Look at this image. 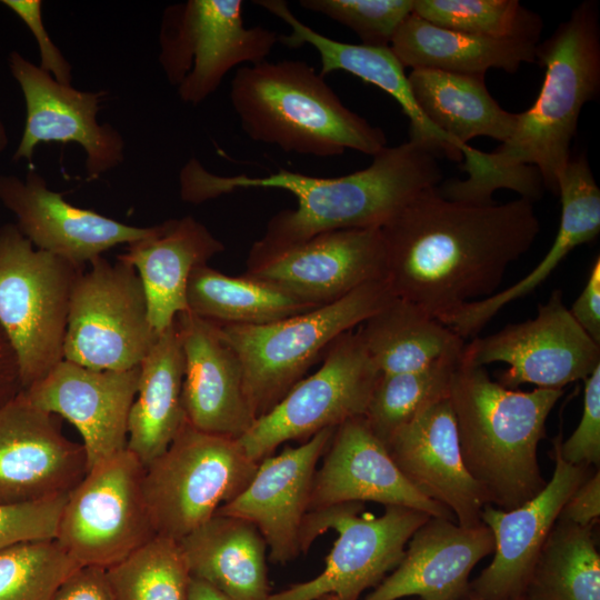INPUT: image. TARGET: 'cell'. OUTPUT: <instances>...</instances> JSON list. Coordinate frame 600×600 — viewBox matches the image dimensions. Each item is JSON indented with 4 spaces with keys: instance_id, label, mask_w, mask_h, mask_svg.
I'll return each instance as SVG.
<instances>
[{
    "instance_id": "1",
    "label": "cell",
    "mask_w": 600,
    "mask_h": 600,
    "mask_svg": "<svg viewBox=\"0 0 600 600\" xmlns=\"http://www.w3.org/2000/svg\"><path fill=\"white\" fill-rule=\"evenodd\" d=\"M394 297L437 319L498 292L509 266L533 244V202L472 203L428 189L381 228Z\"/></svg>"
},
{
    "instance_id": "2",
    "label": "cell",
    "mask_w": 600,
    "mask_h": 600,
    "mask_svg": "<svg viewBox=\"0 0 600 600\" xmlns=\"http://www.w3.org/2000/svg\"><path fill=\"white\" fill-rule=\"evenodd\" d=\"M544 80L534 103L518 113L510 138L492 152L477 151L462 162L464 180L438 186L451 200L492 203V194L511 189L521 198L538 199L543 187L557 192V180L570 160L582 107L600 89V24L598 4L584 1L537 47Z\"/></svg>"
},
{
    "instance_id": "3",
    "label": "cell",
    "mask_w": 600,
    "mask_h": 600,
    "mask_svg": "<svg viewBox=\"0 0 600 600\" xmlns=\"http://www.w3.org/2000/svg\"><path fill=\"white\" fill-rule=\"evenodd\" d=\"M442 171L438 158L407 141L386 147L362 170L320 178L279 169L266 177L219 176L192 157L179 173L180 197L202 203L241 189L273 188L294 194L296 209L281 210L267 223L247 259V268L319 233L359 228H381L423 191L438 187Z\"/></svg>"
},
{
    "instance_id": "4",
    "label": "cell",
    "mask_w": 600,
    "mask_h": 600,
    "mask_svg": "<svg viewBox=\"0 0 600 600\" xmlns=\"http://www.w3.org/2000/svg\"><path fill=\"white\" fill-rule=\"evenodd\" d=\"M562 393V389H509L492 380L484 367L459 360L448 399L464 467L489 504L511 510L546 486L537 450Z\"/></svg>"
},
{
    "instance_id": "5",
    "label": "cell",
    "mask_w": 600,
    "mask_h": 600,
    "mask_svg": "<svg viewBox=\"0 0 600 600\" xmlns=\"http://www.w3.org/2000/svg\"><path fill=\"white\" fill-rule=\"evenodd\" d=\"M229 96L243 132L286 152L329 158L352 149L373 157L387 147L383 130L348 109L301 60L242 66Z\"/></svg>"
},
{
    "instance_id": "6",
    "label": "cell",
    "mask_w": 600,
    "mask_h": 600,
    "mask_svg": "<svg viewBox=\"0 0 600 600\" xmlns=\"http://www.w3.org/2000/svg\"><path fill=\"white\" fill-rule=\"evenodd\" d=\"M393 297L387 281L379 280L332 303L271 323L214 322L241 361L244 390L256 420L302 379L338 337L361 324Z\"/></svg>"
},
{
    "instance_id": "7",
    "label": "cell",
    "mask_w": 600,
    "mask_h": 600,
    "mask_svg": "<svg viewBox=\"0 0 600 600\" xmlns=\"http://www.w3.org/2000/svg\"><path fill=\"white\" fill-rule=\"evenodd\" d=\"M82 271L34 249L16 223L0 227V328L14 351L23 390L63 360L70 298Z\"/></svg>"
},
{
    "instance_id": "8",
    "label": "cell",
    "mask_w": 600,
    "mask_h": 600,
    "mask_svg": "<svg viewBox=\"0 0 600 600\" xmlns=\"http://www.w3.org/2000/svg\"><path fill=\"white\" fill-rule=\"evenodd\" d=\"M238 439L201 431L187 420L144 468L143 496L157 536L180 541L238 497L258 469Z\"/></svg>"
},
{
    "instance_id": "9",
    "label": "cell",
    "mask_w": 600,
    "mask_h": 600,
    "mask_svg": "<svg viewBox=\"0 0 600 600\" xmlns=\"http://www.w3.org/2000/svg\"><path fill=\"white\" fill-rule=\"evenodd\" d=\"M363 502H346L308 511L300 530V551L307 552L329 529L338 539L316 578L271 593L268 600H359L393 571L414 531L430 518L407 507L387 506L380 517L362 513Z\"/></svg>"
},
{
    "instance_id": "10",
    "label": "cell",
    "mask_w": 600,
    "mask_h": 600,
    "mask_svg": "<svg viewBox=\"0 0 600 600\" xmlns=\"http://www.w3.org/2000/svg\"><path fill=\"white\" fill-rule=\"evenodd\" d=\"M242 7L241 0H188L164 9L159 62L182 102H203L232 68L266 61L272 51L279 36L247 28Z\"/></svg>"
},
{
    "instance_id": "11",
    "label": "cell",
    "mask_w": 600,
    "mask_h": 600,
    "mask_svg": "<svg viewBox=\"0 0 600 600\" xmlns=\"http://www.w3.org/2000/svg\"><path fill=\"white\" fill-rule=\"evenodd\" d=\"M157 337L136 269L119 259H93L72 289L63 359L94 370H129Z\"/></svg>"
},
{
    "instance_id": "12",
    "label": "cell",
    "mask_w": 600,
    "mask_h": 600,
    "mask_svg": "<svg viewBox=\"0 0 600 600\" xmlns=\"http://www.w3.org/2000/svg\"><path fill=\"white\" fill-rule=\"evenodd\" d=\"M144 466L127 448L91 468L69 492L56 540L80 566L109 568L156 537Z\"/></svg>"
},
{
    "instance_id": "13",
    "label": "cell",
    "mask_w": 600,
    "mask_h": 600,
    "mask_svg": "<svg viewBox=\"0 0 600 600\" xmlns=\"http://www.w3.org/2000/svg\"><path fill=\"white\" fill-rule=\"evenodd\" d=\"M380 374L357 331L344 332L327 349L321 367L298 381L238 440L259 463L287 441L302 443L324 429L363 417Z\"/></svg>"
},
{
    "instance_id": "14",
    "label": "cell",
    "mask_w": 600,
    "mask_h": 600,
    "mask_svg": "<svg viewBox=\"0 0 600 600\" xmlns=\"http://www.w3.org/2000/svg\"><path fill=\"white\" fill-rule=\"evenodd\" d=\"M460 359L479 367L507 363L509 368L500 376L499 383L509 389L524 383L562 389L587 379L600 366V344L576 322L563 302L562 291L556 289L546 303L538 306L533 319L473 338L464 346Z\"/></svg>"
},
{
    "instance_id": "15",
    "label": "cell",
    "mask_w": 600,
    "mask_h": 600,
    "mask_svg": "<svg viewBox=\"0 0 600 600\" xmlns=\"http://www.w3.org/2000/svg\"><path fill=\"white\" fill-rule=\"evenodd\" d=\"M8 66L26 102L24 128L13 161H31L34 149L42 142H76L86 152L88 180H96L122 163L121 133L97 119L103 92L62 84L18 51L10 52Z\"/></svg>"
},
{
    "instance_id": "16",
    "label": "cell",
    "mask_w": 600,
    "mask_h": 600,
    "mask_svg": "<svg viewBox=\"0 0 600 600\" xmlns=\"http://www.w3.org/2000/svg\"><path fill=\"white\" fill-rule=\"evenodd\" d=\"M87 472L82 443L63 436L58 416L22 391L0 407V504L66 496Z\"/></svg>"
},
{
    "instance_id": "17",
    "label": "cell",
    "mask_w": 600,
    "mask_h": 600,
    "mask_svg": "<svg viewBox=\"0 0 600 600\" xmlns=\"http://www.w3.org/2000/svg\"><path fill=\"white\" fill-rule=\"evenodd\" d=\"M553 441L554 470L533 498L518 508L502 510L487 504L481 521L494 539L493 559L469 584L467 600H518L559 514L578 487L589 477L588 468L566 462Z\"/></svg>"
},
{
    "instance_id": "18",
    "label": "cell",
    "mask_w": 600,
    "mask_h": 600,
    "mask_svg": "<svg viewBox=\"0 0 600 600\" xmlns=\"http://www.w3.org/2000/svg\"><path fill=\"white\" fill-rule=\"evenodd\" d=\"M244 274L276 284L321 307L364 283L386 280V252L380 228L342 229L319 233Z\"/></svg>"
},
{
    "instance_id": "19",
    "label": "cell",
    "mask_w": 600,
    "mask_h": 600,
    "mask_svg": "<svg viewBox=\"0 0 600 600\" xmlns=\"http://www.w3.org/2000/svg\"><path fill=\"white\" fill-rule=\"evenodd\" d=\"M139 376V367L94 370L63 359L22 392L37 408L62 417L77 428L89 471L127 448L128 418Z\"/></svg>"
},
{
    "instance_id": "20",
    "label": "cell",
    "mask_w": 600,
    "mask_h": 600,
    "mask_svg": "<svg viewBox=\"0 0 600 600\" xmlns=\"http://www.w3.org/2000/svg\"><path fill=\"white\" fill-rule=\"evenodd\" d=\"M0 201L16 216V226L33 247L81 268L118 244L147 238L154 229L76 207L63 199V193L48 188L46 179L33 170L24 180L0 176Z\"/></svg>"
},
{
    "instance_id": "21",
    "label": "cell",
    "mask_w": 600,
    "mask_h": 600,
    "mask_svg": "<svg viewBox=\"0 0 600 600\" xmlns=\"http://www.w3.org/2000/svg\"><path fill=\"white\" fill-rule=\"evenodd\" d=\"M322 457L313 476L308 511L373 501L456 520L447 508L424 497L404 478L364 417L338 426Z\"/></svg>"
},
{
    "instance_id": "22",
    "label": "cell",
    "mask_w": 600,
    "mask_h": 600,
    "mask_svg": "<svg viewBox=\"0 0 600 600\" xmlns=\"http://www.w3.org/2000/svg\"><path fill=\"white\" fill-rule=\"evenodd\" d=\"M334 429H324L296 448L287 446L280 453L262 459L246 489L216 512L252 523L273 562L286 563L301 553L300 530L313 476Z\"/></svg>"
},
{
    "instance_id": "23",
    "label": "cell",
    "mask_w": 600,
    "mask_h": 600,
    "mask_svg": "<svg viewBox=\"0 0 600 600\" xmlns=\"http://www.w3.org/2000/svg\"><path fill=\"white\" fill-rule=\"evenodd\" d=\"M384 446L404 478L424 497L447 508L460 526L482 522V510L489 503L464 467L448 397L421 410Z\"/></svg>"
},
{
    "instance_id": "24",
    "label": "cell",
    "mask_w": 600,
    "mask_h": 600,
    "mask_svg": "<svg viewBox=\"0 0 600 600\" xmlns=\"http://www.w3.org/2000/svg\"><path fill=\"white\" fill-rule=\"evenodd\" d=\"M184 356L182 403L194 428L239 439L253 424L241 361L214 322L188 311L176 317Z\"/></svg>"
},
{
    "instance_id": "25",
    "label": "cell",
    "mask_w": 600,
    "mask_h": 600,
    "mask_svg": "<svg viewBox=\"0 0 600 600\" xmlns=\"http://www.w3.org/2000/svg\"><path fill=\"white\" fill-rule=\"evenodd\" d=\"M493 550L492 532L483 522L463 527L430 517L411 536L397 568L364 600H467L472 569Z\"/></svg>"
},
{
    "instance_id": "26",
    "label": "cell",
    "mask_w": 600,
    "mask_h": 600,
    "mask_svg": "<svg viewBox=\"0 0 600 600\" xmlns=\"http://www.w3.org/2000/svg\"><path fill=\"white\" fill-rule=\"evenodd\" d=\"M561 218L554 241L544 258L521 280L497 293L459 307L440 319L463 340L476 338L507 304L539 287L577 247L600 232V189L587 156L570 158L557 180Z\"/></svg>"
},
{
    "instance_id": "27",
    "label": "cell",
    "mask_w": 600,
    "mask_h": 600,
    "mask_svg": "<svg viewBox=\"0 0 600 600\" xmlns=\"http://www.w3.org/2000/svg\"><path fill=\"white\" fill-rule=\"evenodd\" d=\"M253 3L289 26L291 32L280 34L278 42L292 49L310 44L317 50L321 60V77L343 70L380 88L399 103L409 118V141L421 146L437 158L462 161L461 151L422 116L412 96L404 68L390 47L351 44L326 37L300 21L283 0H256Z\"/></svg>"
},
{
    "instance_id": "28",
    "label": "cell",
    "mask_w": 600,
    "mask_h": 600,
    "mask_svg": "<svg viewBox=\"0 0 600 600\" xmlns=\"http://www.w3.org/2000/svg\"><path fill=\"white\" fill-rule=\"evenodd\" d=\"M224 250L204 224L191 216L169 219L153 232L128 244L118 259L132 266L143 287L149 320L157 334L188 311L187 287L191 272Z\"/></svg>"
},
{
    "instance_id": "29",
    "label": "cell",
    "mask_w": 600,
    "mask_h": 600,
    "mask_svg": "<svg viewBox=\"0 0 600 600\" xmlns=\"http://www.w3.org/2000/svg\"><path fill=\"white\" fill-rule=\"evenodd\" d=\"M178 542L192 578L230 600H268V547L249 521L214 514Z\"/></svg>"
},
{
    "instance_id": "30",
    "label": "cell",
    "mask_w": 600,
    "mask_h": 600,
    "mask_svg": "<svg viewBox=\"0 0 600 600\" xmlns=\"http://www.w3.org/2000/svg\"><path fill=\"white\" fill-rule=\"evenodd\" d=\"M408 82L427 121L458 148L463 159L477 149L468 142L489 137L504 142L512 134L518 113L509 112L489 93L484 77L433 69H413Z\"/></svg>"
},
{
    "instance_id": "31",
    "label": "cell",
    "mask_w": 600,
    "mask_h": 600,
    "mask_svg": "<svg viewBox=\"0 0 600 600\" xmlns=\"http://www.w3.org/2000/svg\"><path fill=\"white\" fill-rule=\"evenodd\" d=\"M139 369L127 449L146 468L167 450L187 420L182 403L184 356L176 319L158 334Z\"/></svg>"
},
{
    "instance_id": "32",
    "label": "cell",
    "mask_w": 600,
    "mask_h": 600,
    "mask_svg": "<svg viewBox=\"0 0 600 600\" xmlns=\"http://www.w3.org/2000/svg\"><path fill=\"white\" fill-rule=\"evenodd\" d=\"M389 47L403 68L484 77L489 69L514 73L522 63L536 61L538 42L449 30L412 12L401 23Z\"/></svg>"
},
{
    "instance_id": "33",
    "label": "cell",
    "mask_w": 600,
    "mask_h": 600,
    "mask_svg": "<svg viewBox=\"0 0 600 600\" xmlns=\"http://www.w3.org/2000/svg\"><path fill=\"white\" fill-rule=\"evenodd\" d=\"M381 374L422 369L460 357L464 340L413 302L393 297L357 330Z\"/></svg>"
},
{
    "instance_id": "34",
    "label": "cell",
    "mask_w": 600,
    "mask_h": 600,
    "mask_svg": "<svg viewBox=\"0 0 600 600\" xmlns=\"http://www.w3.org/2000/svg\"><path fill=\"white\" fill-rule=\"evenodd\" d=\"M190 312L219 324L258 326L317 308L280 287L249 277H231L208 264L197 267L188 281Z\"/></svg>"
},
{
    "instance_id": "35",
    "label": "cell",
    "mask_w": 600,
    "mask_h": 600,
    "mask_svg": "<svg viewBox=\"0 0 600 600\" xmlns=\"http://www.w3.org/2000/svg\"><path fill=\"white\" fill-rule=\"evenodd\" d=\"M593 524L557 520L520 600H600V556Z\"/></svg>"
},
{
    "instance_id": "36",
    "label": "cell",
    "mask_w": 600,
    "mask_h": 600,
    "mask_svg": "<svg viewBox=\"0 0 600 600\" xmlns=\"http://www.w3.org/2000/svg\"><path fill=\"white\" fill-rule=\"evenodd\" d=\"M460 357L414 371L380 374L363 416L374 436L384 443L426 407L447 398Z\"/></svg>"
},
{
    "instance_id": "37",
    "label": "cell",
    "mask_w": 600,
    "mask_h": 600,
    "mask_svg": "<svg viewBox=\"0 0 600 600\" xmlns=\"http://www.w3.org/2000/svg\"><path fill=\"white\" fill-rule=\"evenodd\" d=\"M106 572L113 600H188L192 578L179 542L161 536Z\"/></svg>"
},
{
    "instance_id": "38",
    "label": "cell",
    "mask_w": 600,
    "mask_h": 600,
    "mask_svg": "<svg viewBox=\"0 0 600 600\" xmlns=\"http://www.w3.org/2000/svg\"><path fill=\"white\" fill-rule=\"evenodd\" d=\"M414 14L440 28L538 42L541 18L517 0H413Z\"/></svg>"
},
{
    "instance_id": "39",
    "label": "cell",
    "mask_w": 600,
    "mask_h": 600,
    "mask_svg": "<svg viewBox=\"0 0 600 600\" xmlns=\"http://www.w3.org/2000/svg\"><path fill=\"white\" fill-rule=\"evenodd\" d=\"M79 567L56 539L8 547L0 551V600H51Z\"/></svg>"
},
{
    "instance_id": "40",
    "label": "cell",
    "mask_w": 600,
    "mask_h": 600,
    "mask_svg": "<svg viewBox=\"0 0 600 600\" xmlns=\"http://www.w3.org/2000/svg\"><path fill=\"white\" fill-rule=\"evenodd\" d=\"M299 4L348 27L361 44L371 47H389L413 11V0H300Z\"/></svg>"
},
{
    "instance_id": "41",
    "label": "cell",
    "mask_w": 600,
    "mask_h": 600,
    "mask_svg": "<svg viewBox=\"0 0 600 600\" xmlns=\"http://www.w3.org/2000/svg\"><path fill=\"white\" fill-rule=\"evenodd\" d=\"M68 494L34 502L0 504V551L21 542L54 539Z\"/></svg>"
},
{
    "instance_id": "42",
    "label": "cell",
    "mask_w": 600,
    "mask_h": 600,
    "mask_svg": "<svg viewBox=\"0 0 600 600\" xmlns=\"http://www.w3.org/2000/svg\"><path fill=\"white\" fill-rule=\"evenodd\" d=\"M583 410L572 434L559 442L561 458L573 466L599 467L600 463V366L583 380Z\"/></svg>"
},
{
    "instance_id": "43",
    "label": "cell",
    "mask_w": 600,
    "mask_h": 600,
    "mask_svg": "<svg viewBox=\"0 0 600 600\" xmlns=\"http://www.w3.org/2000/svg\"><path fill=\"white\" fill-rule=\"evenodd\" d=\"M33 34L40 53V68L62 84H71L72 67L50 38L42 19L40 0H2Z\"/></svg>"
},
{
    "instance_id": "44",
    "label": "cell",
    "mask_w": 600,
    "mask_h": 600,
    "mask_svg": "<svg viewBox=\"0 0 600 600\" xmlns=\"http://www.w3.org/2000/svg\"><path fill=\"white\" fill-rule=\"evenodd\" d=\"M51 600H113L106 569L79 567L62 582Z\"/></svg>"
},
{
    "instance_id": "45",
    "label": "cell",
    "mask_w": 600,
    "mask_h": 600,
    "mask_svg": "<svg viewBox=\"0 0 600 600\" xmlns=\"http://www.w3.org/2000/svg\"><path fill=\"white\" fill-rule=\"evenodd\" d=\"M576 322L598 344H600V257L591 267L588 280L571 308Z\"/></svg>"
},
{
    "instance_id": "46",
    "label": "cell",
    "mask_w": 600,
    "mask_h": 600,
    "mask_svg": "<svg viewBox=\"0 0 600 600\" xmlns=\"http://www.w3.org/2000/svg\"><path fill=\"white\" fill-rule=\"evenodd\" d=\"M600 516V472L589 476L563 506L559 520L578 526L596 523Z\"/></svg>"
},
{
    "instance_id": "47",
    "label": "cell",
    "mask_w": 600,
    "mask_h": 600,
    "mask_svg": "<svg viewBox=\"0 0 600 600\" xmlns=\"http://www.w3.org/2000/svg\"><path fill=\"white\" fill-rule=\"evenodd\" d=\"M22 390L14 351L0 328V407L13 399Z\"/></svg>"
},
{
    "instance_id": "48",
    "label": "cell",
    "mask_w": 600,
    "mask_h": 600,
    "mask_svg": "<svg viewBox=\"0 0 600 600\" xmlns=\"http://www.w3.org/2000/svg\"><path fill=\"white\" fill-rule=\"evenodd\" d=\"M188 600H230L209 583L191 578Z\"/></svg>"
},
{
    "instance_id": "49",
    "label": "cell",
    "mask_w": 600,
    "mask_h": 600,
    "mask_svg": "<svg viewBox=\"0 0 600 600\" xmlns=\"http://www.w3.org/2000/svg\"><path fill=\"white\" fill-rule=\"evenodd\" d=\"M8 144V132L0 114V153H2L7 149Z\"/></svg>"
},
{
    "instance_id": "50",
    "label": "cell",
    "mask_w": 600,
    "mask_h": 600,
    "mask_svg": "<svg viewBox=\"0 0 600 600\" xmlns=\"http://www.w3.org/2000/svg\"><path fill=\"white\" fill-rule=\"evenodd\" d=\"M518 600H520V599H518Z\"/></svg>"
}]
</instances>
